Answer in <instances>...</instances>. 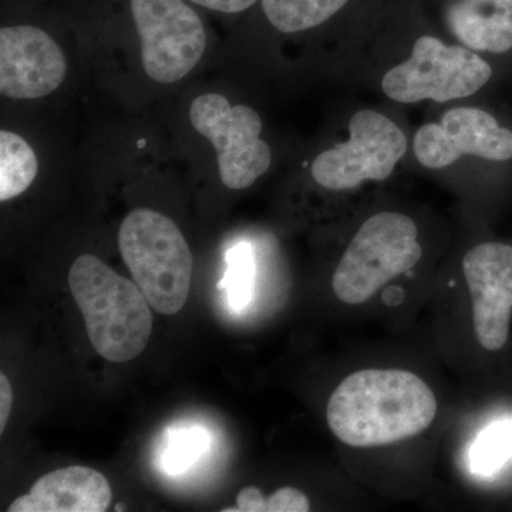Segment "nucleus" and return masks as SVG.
I'll list each match as a JSON object with an SVG mask.
<instances>
[{
  "instance_id": "nucleus-18",
  "label": "nucleus",
  "mask_w": 512,
  "mask_h": 512,
  "mask_svg": "<svg viewBox=\"0 0 512 512\" xmlns=\"http://www.w3.org/2000/svg\"><path fill=\"white\" fill-rule=\"evenodd\" d=\"M228 271L220 288L225 289L229 305L235 311H241L248 305L254 292V256L247 244L232 248L227 256Z\"/></svg>"
},
{
  "instance_id": "nucleus-9",
  "label": "nucleus",
  "mask_w": 512,
  "mask_h": 512,
  "mask_svg": "<svg viewBox=\"0 0 512 512\" xmlns=\"http://www.w3.org/2000/svg\"><path fill=\"white\" fill-rule=\"evenodd\" d=\"M414 154L430 170L448 167L464 156L507 161L512 158V131L484 110L457 107L448 110L440 123L419 128Z\"/></svg>"
},
{
  "instance_id": "nucleus-13",
  "label": "nucleus",
  "mask_w": 512,
  "mask_h": 512,
  "mask_svg": "<svg viewBox=\"0 0 512 512\" xmlns=\"http://www.w3.org/2000/svg\"><path fill=\"white\" fill-rule=\"evenodd\" d=\"M448 26L470 49L505 53L512 49V0H457Z\"/></svg>"
},
{
  "instance_id": "nucleus-8",
  "label": "nucleus",
  "mask_w": 512,
  "mask_h": 512,
  "mask_svg": "<svg viewBox=\"0 0 512 512\" xmlns=\"http://www.w3.org/2000/svg\"><path fill=\"white\" fill-rule=\"evenodd\" d=\"M346 143L313 160V180L330 191H346L365 181H384L407 151L403 131L375 110H360L349 121Z\"/></svg>"
},
{
  "instance_id": "nucleus-17",
  "label": "nucleus",
  "mask_w": 512,
  "mask_h": 512,
  "mask_svg": "<svg viewBox=\"0 0 512 512\" xmlns=\"http://www.w3.org/2000/svg\"><path fill=\"white\" fill-rule=\"evenodd\" d=\"M210 437L198 426L178 427L168 433L163 451V468L167 473L180 474L190 468L207 451Z\"/></svg>"
},
{
  "instance_id": "nucleus-20",
  "label": "nucleus",
  "mask_w": 512,
  "mask_h": 512,
  "mask_svg": "<svg viewBox=\"0 0 512 512\" xmlns=\"http://www.w3.org/2000/svg\"><path fill=\"white\" fill-rule=\"evenodd\" d=\"M198 8L211 10V12L224 13V15H237L251 9L258 0H187Z\"/></svg>"
},
{
  "instance_id": "nucleus-11",
  "label": "nucleus",
  "mask_w": 512,
  "mask_h": 512,
  "mask_svg": "<svg viewBox=\"0 0 512 512\" xmlns=\"http://www.w3.org/2000/svg\"><path fill=\"white\" fill-rule=\"evenodd\" d=\"M463 274L473 308V325L481 348L497 352L510 335L512 316V247L484 242L464 255Z\"/></svg>"
},
{
  "instance_id": "nucleus-7",
  "label": "nucleus",
  "mask_w": 512,
  "mask_h": 512,
  "mask_svg": "<svg viewBox=\"0 0 512 512\" xmlns=\"http://www.w3.org/2000/svg\"><path fill=\"white\" fill-rule=\"evenodd\" d=\"M483 57L461 46H447L433 36L416 40L412 56L384 74L382 89L397 103H437L464 99L491 79Z\"/></svg>"
},
{
  "instance_id": "nucleus-3",
  "label": "nucleus",
  "mask_w": 512,
  "mask_h": 512,
  "mask_svg": "<svg viewBox=\"0 0 512 512\" xmlns=\"http://www.w3.org/2000/svg\"><path fill=\"white\" fill-rule=\"evenodd\" d=\"M119 248L134 281L158 313L175 315L190 295L192 254L171 218L137 208L119 229Z\"/></svg>"
},
{
  "instance_id": "nucleus-14",
  "label": "nucleus",
  "mask_w": 512,
  "mask_h": 512,
  "mask_svg": "<svg viewBox=\"0 0 512 512\" xmlns=\"http://www.w3.org/2000/svg\"><path fill=\"white\" fill-rule=\"evenodd\" d=\"M39 174V158L18 133L0 130V201L8 202L29 190Z\"/></svg>"
},
{
  "instance_id": "nucleus-1",
  "label": "nucleus",
  "mask_w": 512,
  "mask_h": 512,
  "mask_svg": "<svg viewBox=\"0 0 512 512\" xmlns=\"http://www.w3.org/2000/svg\"><path fill=\"white\" fill-rule=\"evenodd\" d=\"M437 412L436 394L420 376L402 369H365L336 387L326 420L343 444L367 448L419 436Z\"/></svg>"
},
{
  "instance_id": "nucleus-4",
  "label": "nucleus",
  "mask_w": 512,
  "mask_h": 512,
  "mask_svg": "<svg viewBox=\"0 0 512 512\" xmlns=\"http://www.w3.org/2000/svg\"><path fill=\"white\" fill-rule=\"evenodd\" d=\"M423 255L419 229L400 212H379L359 228L332 278L336 298L362 305L384 285L406 274Z\"/></svg>"
},
{
  "instance_id": "nucleus-19",
  "label": "nucleus",
  "mask_w": 512,
  "mask_h": 512,
  "mask_svg": "<svg viewBox=\"0 0 512 512\" xmlns=\"http://www.w3.org/2000/svg\"><path fill=\"white\" fill-rule=\"evenodd\" d=\"M311 503L302 491L282 487L265 500V512H308Z\"/></svg>"
},
{
  "instance_id": "nucleus-10",
  "label": "nucleus",
  "mask_w": 512,
  "mask_h": 512,
  "mask_svg": "<svg viewBox=\"0 0 512 512\" xmlns=\"http://www.w3.org/2000/svg\"><path fill=\"white\" fill-rule=\"evenodd\" d=\"M67 60L62 47L35 25L0 29V94L12 100H37L62 86Z\"/></svg>"
},
{
  "instance_id": "nucleus-12",
  "label": "nucleus",
  "mask_w": 512,
  "mask_h": 512,
  "mask_svg": "<svg viewBox=\"0 0 512 512\" xmlns=\"http://www.w3.org/2000/svg\"><path fill=\"white\" fill-rule=\"evenodd\" d=\"M110 503L107 478L93 468L73 466L39 478L8 512H104Z\"/></svg>"
},
{
  "instance_id": "nucleus-6",
  "label": "nucleus",
  "mask_w": 512,
  "mask_h": 512,
  "mask_svg": "<svg viewBox=\"0 0 512 512\" xmlns=\"http://www.w3.org/2000/svg\"><path fill=\"white\" fill-rule=\"evenodd\" d=\"M190 123L214 147L221 183L229 190L251 187L271 168L261 116L247 104H231L218 93L201 94L192 100Z\"/></svg>"
},
{
  "instance_id": "nucleus-16",
  "label": "nucleus",
  "mask_w": 512,
  "mask_h": 512,
  "mask_svg": "<svg viewBox=\"0 0 512 512\" xmlns=\"http://www.w3.org/2000/svg\"><path fill=\"white\" fill-rule=\"evenodd\" d=\"M512 457V421L491 424L478 437L471 451V466L477 474L490 476Z\"/></svg>"
},
{
  "instance_id": "nucleus-2",
  "label": "nucleus",
  "mask_w": 512,
  "mask_h": 512,
  "mask_svg": "<svg viewBox=\"0 0 512 512\" xmlns=\"http://www.w3.org/2000/svg\"><path fill=\"white\" fill-rule=\"evenodd\" d=\"M69 286L90 342L101 357L126 363L144 352L153 332V315L137 284L97 256L84 254L74 259Z\"/></svg>"
},
{
  "instance_id": "nucleus-22",
  "label": "nucleus",
  "mask_w": 512,
  "mask_h": 512,
  "mask_svg": "<svg viewBox=\"0 0 512 512\" xmlns=\"http://www.w3.org/2000/svg\"><path fill=\"white\" fill-rule=\"evenodd\" d=\"M13 406V389L8 377L0 375V433L5 431Z\"/></svg>"
},
{
  "instance_id": "nucleus-5",
  "label": "nucleus",
  "mask_w": 512,
  "mask_h": 512,
  "mask_svg": "<svg viewBox=\"0 0 512 512\" xmlns=\"http://www.w3.org/2000/svg\"><path fill=\"white\" fill-rule=\"evenodd\" d=\"M128 10L148 79L174 84L194 72L208 45L207 30L194 5L187 0H128Z\"/></svg>"
},
{
  "instance_id": "nucleus-21",
  "label": "nucleus",
  "mask_w": 512,
  "mask_h": 512,
  "mask_svg": "<svg viewBox=\"0 0 512 512\" xmlns=\"http://www.w3.org/2000/svg\"><path fill=\"white\" fill-rule=\"evenodd\" d=\"M266 497L256 487H245L237 497V508H225L224 512H265Z\"/></svg>"
},
{
  "instance_id": "nucleus-15",
  "label": "nucleus",
  "mask_w": 512,
  "mask_h": 512,
  "mask_svg": "<svg viewBox=\"0 0 512 512\" xmlns=\"http://www.w3.org/2000/svg\"><path fill=\"white\" fill-rule=\"evenodd\" d=\"M349 0H262L265 18L282 33L316 28L339 12Z\"/></svg>"
}]
</instances>
